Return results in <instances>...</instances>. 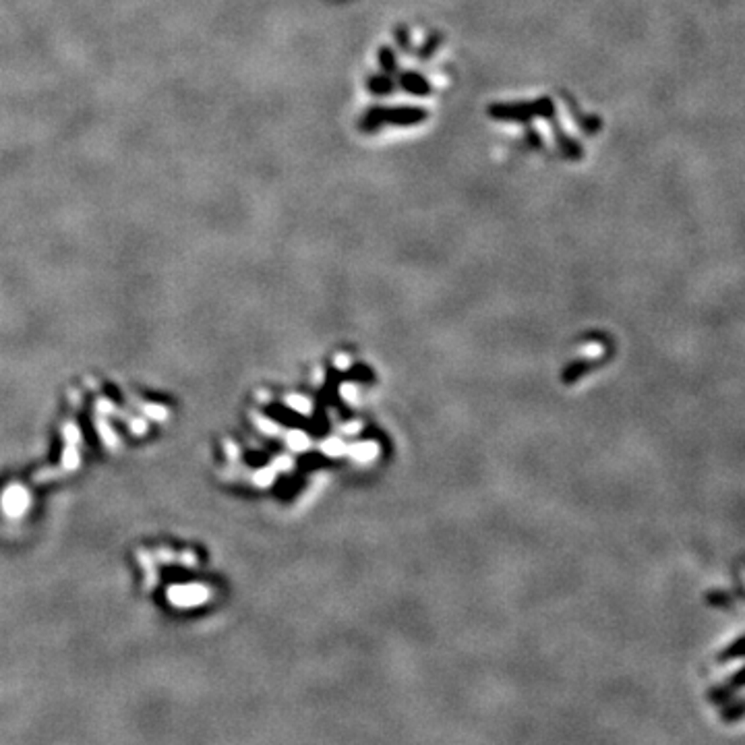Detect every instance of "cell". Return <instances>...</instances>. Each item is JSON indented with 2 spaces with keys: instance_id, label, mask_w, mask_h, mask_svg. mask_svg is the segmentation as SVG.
Masks as SVG:
<instances>
[{
  "instance_id": "cell-1",
  "label": "cell",
  "mask_w": 745,
  "mask_h": 745,
  "mask_svg": "<svg viewBox=\"0 0 745 745\" xmlns=\"http://www.w3.org/2000/svg\"><path fill=\"white\" fill-rule=\"evenodd\" d=\"M745 687V667H741L739 671H735L731 677L727 679L725 683L720 685H714L712 689H708V702L710 704H727L739 689Z\"/></svg>"
},
{
  "instance_id": "cell-2",
  "label": "cell",
  "mask_w": 745,
  "mask_h": 745,
  "mask_svg": "<svg viewBox=\"0 0 745 745\" xmlns=\"http://www.w3.org/2000/svg\"><path fill=\"white\" fill-rule=\"evenodd\" d=\"M739 658H745V636H739L737 640L725 646L718 654H716V665H729L735 663Z\"/></svg>"
},
{
  "instance_id": "cell-3",
  "label": "cell",
  "mask_w": 745,
  "mask_h": 745,
  "mask_svg": "<svg viewBox=\"0 0 745 745\" xmlns=\"http://www.w3.org/2000/svg\"><path fill=\"white\" fill-rule=\"evenodd\" d=\"M741 718H745V698L733 702V704H727L720 712V720L722 722H737Z\"/></svg>"
},
{
  "instance_id": "cell-4",
  "label": "cell",
  "mask_w": 745,
  "mask_h": 745,
  "mask_svg": "<svg viewBox=\"0 0 745 745\" xmlns=\"http://www.w3.org/2000/svg\"><path fill=\"white\" fill-rule=\"evenodd\" d=\"M404 81H406L404 85H406L410 92H416V94H425V92H427V85H420V83H422L420 77H412V75H410Z\"/></svg>"
}]
</instances>
